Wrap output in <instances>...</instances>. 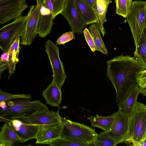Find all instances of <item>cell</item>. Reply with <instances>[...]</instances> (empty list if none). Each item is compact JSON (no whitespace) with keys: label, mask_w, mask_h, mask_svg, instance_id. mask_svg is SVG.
<instances>
[{"label":"cell","mask_w":146,"mask_h":146,"mask_svg":"<svg viewBox=\"0 0 146 146\" xmlns=\"http://www.w3.org/2000/svg\"><path fill=\"white\" fill-rule=\"evenodd\" d=\"M63 126L61 138L72 142L95 140L98 135L95 130L84 124L61 116Z\"/></svg>","instance_id":"277c9868"},{"label":"cell","mask_w":146,"mask_h":146,"mask_svg":"<svg viewBox=\"0 0 146 146\" xmlns=\"http://www.w3.org/2000/svg\"><path fill=\"white\" fill-rule=\"evenodd\" d=\"M6 101V109L0 110V121L8 122L13 117H28L38 110H49L46 105L38 100L31 101L28 98H19Z\"/></svg>","instance_id":"7a4b0ae2"},{"label":"cell","mask_w":146,"mask_h":146,"mask_svg":"<svg viewBox=\"0 0 146 146\" xmlns=\"http://www.w3.org/2000/svg\"><path fill=\"white\" fill-rule=\"evenodd\" d=\"M0 106L1 109L0 110H5L7 108V103L6 101H0Z\"/></svg>","instance_id":"8d00e7d4"},{"label":"cell","mask_w":146,"mask_h":146,"mask_svg":"<svg viewBox=\"0 0 146 146\" xmlns=\"http://www.w3.org/2000/svg\"><path fill=\"white\" fill-rule=\"evenodd\" d=\"M114 119L110 131V135L115 140L116 144L123 142L129 130V117L119 110L113 114Z\"/></svg>","instance_id":"ba28073f"},{"label":"cell","mask_w":146,"mask_h":146,"mask_svg":"<svg viewBox=\"0 0 146 146\" xmlns=\"http://www.w3.org/2000/svg\"><path fill=\"white\" fill-rule=\"evenodd\" d=\"M8 123L18 135L19 138V141L21 143L35 139L38 131L42 126L31 124L22 117H13Z\"/></svg>","instance_id":"9c48e42d"},{"label":"cell","mask_w":146,"mask_h":146,"mask_svg":"<svg viewBox=\"0 0 146 146\" xmlns=\"http://www.w3.org/2000/svg\"><path fill=\"white\" fill-rule=\"evenodd\" d=\"M88 29L93 38L96 50L107 54L108 52L101 36L100 29L98 25L96 23L92 24Z\"/></svg>","instance_id":"cb8c5ba5"},{"label":"cell","mask_w":146,"mask_h":146,"mask_svg":"<svg viewBox=\"0 0 146 146\" xmlns=\"http://www.w3.org/2000/svg\"><path fill=\"white\" fill-rule=\"evenodd\" d=\"M146 1H133L126 18L134 39L135 45L138 40L145 26Z\"/></svg>","instance_id":"8992f818"},{"label":"cell","mask_w":146,"mask_h":146,"mask_svg":"<svg viewBox=\"0 0 146 146\" xmlns=\"http://www.w3.org/2000/svg\"><path fill=\"white\" fill-rule=\"evenodd\" d=\"M20 36L18 37L9 50L8 70L10 76L15 72L16 65L20 61L18 56L20 51Z\"/></svg>","instance_id":"7402d4cb"},{"label":"cell","mask_w":146,"mask_h":146,"mask_svg":"<svg viewBox=\"0 0 146 146\" xmlns=\"http://www.w3.org/2000/svg\"><path fill=\"white\" fill-rule=\"evenodd\" d=\"M27 15H21L0 29V47L3 53L9 51L11 45L19 36L24 34Z\"/></svg>","instance_id":"5b68a950"},{"label":"cell","mask_w":146,"mask_h":146,"mask_svg":"<svg viewBox=\"0 0 146 146\" xmlns=\"http://www.w3.org/2000/svg\"><path fill=\"white\" fill-rule=\"evenodd\" d=\"M46 5L53 14H54L53 7L51 0H45Z\"/></svg>","instance_id":"e575fe53"},{"label":"cell","mask_w":146,"mask_h":146,"mask_svg":"<svg viewBox=\"0 0 146 146\" xmlns=\"http://www.w3.org/2000/svg\"><path fill=\"white\" fill-rule=\"evenodd\" d=\"M62 128L61 122L42 126L36 135L35 143L44 144L52 140L61 138Z\"/></svg>","instance_id":"9a60e30c"},{"label":"cell","mask_w":146,"mask_h":146,"mask_svg":"<svg viewBox=\"0 0 146 146\" xmlns=\"http://www.w3.org/2000/svg\"><path fill=\"white\" fill-rule=\"evenodd\" d=\"M74 33L72 31L65 33L60 36L56 42L57 45L64 44L69 41L75 39Z\"/></svg>","instance_id":"f546056e"},{"label":"cell","mask_w":146,"mask_h":146,"mask_svg":"<svg viewBox=\"0 0 146 146\" xmlns=\"http://www.w3.org/2000/svg\"><path fill=\"white\" fill-rule=\"evenodd\" d=\"M45 52L51 64L53 71V79L61 90L67 76L63 63L59 56V48L50 40L45 42Z\"/></svg>","instance_id":"52a82bcc"},{"label":"cell","mask_w":146,"mask_h":146,"mask_svg":"<svg viewBox=\"0 0 146 146\" xmlns=\"http://www.w3.org/2000/svg\"><path fill=\"white\" fill-rule=\"evenodd\" d=\"M90 5L94 9L95 7L96 0H83Z\"/></svg>","instance_id":"d590c367"},{"label":"cell","mask_w":146,"mask_h":146,"mask_svg":"<svg viewBox=\"0 0 146 146\" xmlns=\"http://www.w3.org/2000/svg\"><path fill=\"white\" fill-rule=\"evenodd\" d=\"M116 145L115 139L110 135L108 131H105L98 134L94 143L95 146H114Z\"/></svg>","instance_id":"d4e9b609"},{"label":"cell","mask_w":146,"mask_h":146,"mask_svg":"<svg viewBox=\"0 0 146 146\" xmlns=\"http://www.w3.org/2000/svg\"><path fill=\"white\" fill-rule=\"evenodd\" d=\"M75 7L87 25L97 23L98 19L94 9L83 0H74Z\"/></svg>","instance_id":"e0dca14e"},{"label":"cell","mask_w":146,"mask_h":146,"mask_svg":"<svg viewBox=\"0 0 146 146\" xmlns=\"http://www.w3.org/2000/svg\"><path fill=\"white\" fill-rule=\"evenodd\" d=\"M95 140L75 142H71L60 138L52 140L44 144L48 145L51 146H93L94 145V143Z\"/></svg>","instance_id":"484cf974"},{"label":"cell","mask_w":146,"mask_h":146,"mask_svg":"<svg viewBox=\"0 0 146 146\" xmlns=\"http://www.w3.org/2000/svg\"><path fill=\"white\" fill-rule=\"evenodd\" d=\"M83 33L87 44L91 50L94 52L96 50L94 40L92 35L86 28L84 30Z\"/></svg>","instance_id":"1f68e13d"},{"label":"cell","mask_w":146,"mask_h":146,"mask_svg":"<svg viewBox=\"0 0 146 146\" xmlns=\"http://www.w3.org/2000/svg\"><path fill=\"white\" fill-rule=\"evenodd\" d=\"M28 7L27 2L15 1L0 5V23L3 24L12 19L21 16L23 11Z\"/></svg>","instance_id":"5bb4252c"},{"label":"cell","mask_w":146,"mask_h":146,"mask_svg":"<svg viewBox=\"0 0 146 146\" xmlns=\"http://www.w3.org/2000/svg\"><path fill=\"white\" fill-rule=\"evenodd\" d=\"M39 8L38 24V36L44 38L49 34L54 24L53 14L47 7L45 0H36Z\"/></svg>","instance_id":"7c38bea8"},{"label":"cell","mask_w":146,"mask_h":146,"mask_svg":"<svg viewBox=\"0 0 146 146\" xmlns=\"http://www.w3.org/2000/svg\"><path fill=\"white\" fill-rule=\"evenodd\" d=\"M146 139V136H145V139Z\"/></svg>","instance_id":"60d3db41"},{"label":"cell","mask_w":146,"mask_h":146,"mask_svg":"<svg viewBox=\"0 0 146 146\" xmlns=\"http://www.w3.org/2000/svg\"><path fill=\"white\" fill-rule=\"evenodd\" d=\"M106 76L114 86L119 105L130 91L138 85L137 74L146 68L134 57L121 55L106 62Z\"/></svg>","instance_id":"6da1fadb"},{"label":"cell","mask_w":146,"mask_h":146,"mask_svg":"<svg viewBox=\"0 0 146 146\" xmlns=\"http://www.w3.org/2000/svg\"><path fill=\"white\" fill-rule=\"evenodd\" d=\"M116 5V13L126 18L133 3L132 0H115Z\"/></svg>","instance_id":"4316f807"},{"label":"cell","mask_w":146,"mask_h":146,"mask_svg":"<svg viewBox=\"0 0 146 146\" xmlns=\"http://www.w3.org/2000/svg\"><path fill=\"white\" fill-rule=\"evenodd\" d=\"M66 19L74 33L82 34L87 25L77 9L74 0H66L60 13Z\"/></svg>","instance_id":"8fae6325"},{"label":"cell","mask_w":146,"mask_h":146,"mask_svg":"<svg viewBox=\"0 0 146 146\" xmlns=\"http://www.w3.org/2000/svg\"><path fill=\"white\" fill-rule=\"evenodd\" d=\"M140 87L138 85L130 91L125 100L118 105V110L129 116L137 102Z\"/></svg>","instance_id":"ac0fdd59"},{"label":"cell","mask_w":146,"mask_h":146,"mask_svg":"<svg viewBox=\"0 0 146 146\" xmlns=\"http://www.w3.org/2000/svg\"><path fill=\"white\" fill-rule=\"evenodd\" d=\"M135 50L134 58L146 68V27L143 30L141 34L135 45Z\"/></svg>","instance_id":"44dd1931"},{"label":"cell","mask_w":146,"mask_h":146,"mask_svg":"<svg viewBox=\"0 0 146 146\" xmlns=\"http://www.w3.org/2000/svg\"><path fill=\"white\" fill-rule=\"evenodd\" d=\"M145 26L146 27V17H145Z\"/></svg>","instance_id":"f35d334b"},{"label":"cell","mask_w":146,"mask_h":146,"mask_svg":"<svg viewBox=\"0 0 146 146\" xmlns=\"http://www.w3.org/2000/svg\"><path fill=\"white\" fill-rule=\"evenodd\" d=\"M8 54L9 51L3 53L0 58V78L3 72L6 70H8Z\"/></svg>","instance_id":"4dcf8cb0"},{"label":"cell","mask_w":146,"mask_h":146,"mask_svg":"<svg viewBox=\"0 0 146 146\" xmlns=\"http://www.w3.org/2000/svg\"><path fill=\"white\" fill-rule=\"evenodd\" d=\"M137 76L139 86L140 88L144 86L146 84V69L138 72Z\"/></svg>","instance_id":"d6a6232c"},{"label":"cell","mask_w":146,"mask_h":146,"mask_svg":"<svg viewBox=\"0 0 146 146\" xmlns=\"http://www.w3.org/2000/svg\"><path fill=\"white\" fill-rule=\"evenodd\" d=\"M26 0H0V5L5 4L15 1L23 2L26 1Z\"/></svg>","instance_id":"836d02e7"},{"label":"cell","mask_w":146,"mask_h":146,"mask_svg":"<svg viewBox=\"0 0 146 146\" xmlns=\"http://www.w3.org/2000/svg\"><path fill=\"white\" fill-rule=\"evenodd\" d=\"M0 128V146H12L19 141L18 135L8 123L5 122Z\"/></svg>","instance_id":"d6986e66"},{"label":"cell","mask_w":146,"mask_h":146,"mask_svg":"<svg viewBox=\"0 0 146 146\" xmlns=\"http://www.w3.org/2000/svg\"><path fill=\"white\" fill-rule=\"evenodd\" d=\"M111 2V0H96V5L94 9L98 19L97 24L103 36L106 33L103 25L106 21V13L108 5Z\"/></svg>","instance_id":"ffe728a7"},{"label":"cell","mask_w":146,"mask_h":146,"mask_svg":"<svg viewBox=\"0 0 146 146\" xmlns=\"http://www.w3.org/2000/svg\"><path fill=\"white\" fill-rule=\"evenodd\" d=\"M140 93L143 96H146V84L143 87L140 88Z\"/></svg>","instance_id":"74e56055"},{"label":"cell","mask_w":146,"mask_h":146,"mask_svg":"<svg viewBox=\"0 0 146 146\" xmlns=\"http://www.w3.org/2000/svg\"><path fill=\"white\" fill-rule=\"evenodd\" d=\"M53 7L54 19L58 14L60 13L64 7L66 0H51Z\"/></svg>","instance_id":"f1b7e54d"},{"label":"cell","mask_w":146,"mask_h":146,"mask_svg":"<svg viewBox=\"0 0 146 146\" xmlns=\"http://www.w3.org/2000/svg\"><path fill=\"white\" fill-rule=\"evenodd\" d=\"M129 117V130L123 142L131 143V146H139L145 139L146 134V105L137 102Z\"/></svg>","instance_id":"3957f363"},{"label":"cell","mask_w":146,"mask_h":146,"mask_svg":"<svg viewBox=\"0 0 146 146\" xmlns=\"http://www.w3.org/2000/svg\"><path fill=\"white\" fill-rule=\"evenodd\" d=\"M42 95L47 104L52 106L59 107L62 100L61 90L54 80L43 91Z\"/></svg>","instance_id":"2e32d148"},{"label":"cell","mask_w":146,"mask_h":146,"mask_svg":"<svg viewBox=\"0 0 146 146\" xmlns=\"http://www.w3.org/2000/svg\"><path fill=\"white\" fill-rule=\"evenodd\" d=\"M87 118L89 120L93 127H97L104 131H109L113 121L114 117L113 114L107 116H90Z\"/></svg>","instance_id":"603a6c76"},{"label":"cell","mask_w":146,"mask_h":146,"mask_svg":"<svg viewBox=\"0 0 146 146\" xmlns=\"http://www.w3.org/2000/svg\"><path fill=\"white\" fill-rule=\"evenodd\" d=\"M57 111L40 110L28 117H22L27 122L33 125H44L61 122V116Z\"/></svg>","instance_id":"4fadbf2b"},{"label":"cell","mask_w":146,"mask_h":146,"mask_svg":"<svg viewBox=\"0 0 146 146\" xmlns=\"http://www.w3.org/2000/svg\"><path fill=\"white\" fill-rule=\"evenodd\" d=\"M27 15L25 32L21 37L20 44L30 46L38 34V24L39 8L36 4L31 5Z\"/></svg>","instance_id":"30bf717a"},{"label":"cell","mask_w":146,"mask_h":146,"mask_svg":"<svg viewBox=\"0 0 146 146\" xmlns=\"http://www.w3.org/2000/svg\"><path fill=\"white\" fill-rule=\"evenodd\" d=\"M19 98H25L30 99H31V94H13L0 90V101H6L8 100Z\"/></svg>","instance_id":"83f0119b"},{"label":"cell","mask_w":146,"mask_h":146,"mask_svg":"<svg viewBox=\"0 0 146 146\" xmlns=\"http://www.w3.org/2000/svg\"><path fill=\"white\" fill-rule=\"evenodd\" d=\"M145 142H146V139H145Z\"/></svg>","instance_id":"ab89813d"}]
</instances>
